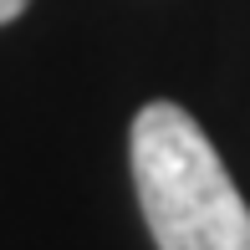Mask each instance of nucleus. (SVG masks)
<instances>
[{
    "mask_svg": "<svg viewBox=\"0 0 250 250\" xmlns=\"http://www.w3.org/2000/svg\"><path fill=\"white\" fill-rule=\"evenodd\" d=\"M128 158L158 250H250V204L179 102H148L133 118Z\"/></svg>",
    "mask_w": 250,
    "mask_h": 250,
    "instance_id": "f257e3e1",
    "label": "nucleus"
},
{
    "mask_svg": "<svg viewBox=\"0 0 250 250\" xmlns=\"http://www.w3.org/2000/svg\"><path fill=\"white\" fill-rule=\"evenodd\" d=\"M26 5H31V0H0V26H5V21H16Z\"/></svg>",
    "mask_w": 250,
    "mask_h": 250,
    "instance_id": "f03ea898",
    "label": "nucleus"
}]
</instances>
